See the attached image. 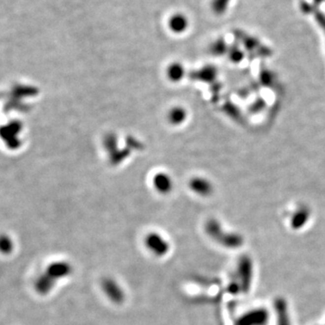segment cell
I'll return each instance as SVG.
<instances>
[{"mask_svg": "<svg viewBox=\"0 0 325 325\" xmlns=\"http://www.w3.org/2000/svg\"><path fill=\"white\" fill-rule=\"evenodd\" d=\"M153 184L155 190H157L159 193H168L171 191L174 182L169 175L166 173H158L156 176H154Z\"/></svg>", "mask_w": 325, "mask_h": 325, "instance_id": "obj_1", "label": "cell"}, {"mask_svg": "<svg viewBox=\"0 0 325 325\" xmlns=\"http://www.w3.org/2000/svg\"><path fill=\"white\" fill-rule=\"evenodd\" d=\"M186 118V111L180 107H175L168 113V119L173 125H180Z\"/></svg>", "mask_w": 325, "mask_h": 325, "instance_id": "obj_2", "label": "cell"}, {"mask_svg": "<svg viewBox=\"0 0 325 325\" xmlns=\"http://www.w3.org/2000/svg\"><path fill=\"white\" fill-rule=\"evenodd\" d=\"M167 77L170 79L172 82H179L184 76V70L183 67L180 64H172L171 66L167 69Z\"/></svg>", "mask_w": 325, "mask_h": 325, "instance_id": "obj_3", "label": "cell"}, {"mask_svg": "<svg viewBox=\"0 0 325 325\" xmlns=\"http://www.w3.org/2000/svg\"><path fill=\"white\" fill-rule=\"evenodd\" d=\"M266 321V313L264 311H256L246 318V325H261Z\"/></svg>", "mask_w": 325, "mask_h": 325, "instance_id": "obj_4", "label": "cell"}, {"mask_svg": "<svg viewBox=\"0 0 325 325\" xmlns=\"http://www.w3.org/2000/svg\"><path fill=\"white\" fill-rule=\"evenodd\" d=\"M190 186L193 189L194 192L200 193H206L209 191V183L204 180V179H201V178H194L190 183ZM210 188V187H209Z\"/></svg>", "mask_w": 325, "mask_h": 325, "instance_id": "obj_5", "label": "cell"}, {"mask_svg": "<svg viewBox=\"0 0 325 325\" xmlns=\"http://www.w3.org/2000/svg\"><path fill=\"white\" fill-rule=\"evenodd\" d=\"M14 250V244L10 237L6 236H0V253L3 255H9Z\"/></svg>", "mask_w": 325, "mask_h": 325, "instance_id": "obj_6", "label": "cell"}]
</instances>
